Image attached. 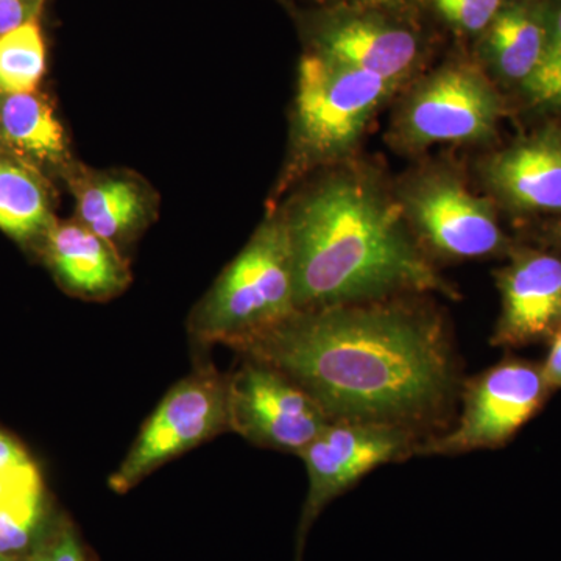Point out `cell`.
Listing matches in <instances>:
<instances>
[{
  "label": "cell",
  "instance_id": "16",
  "mask_svg": "<svg viewBox=\"0 0 561 561\" xmlns=\"http://www.w3.org/2000/svg\"><path fill=\"white\" fill-rule=\"evenodd\" d=\"M0 135L14 150L41 161L60 160L66 150L60 122L35 91L7 95L0 106Z\"/></svg>",
  "mask_w": 561,
  "mask_h": 561
},
{
  "label": "cell",
  "instance_id": "19",
  "mask_svg": "<svg viewBox=\"0 0 561 561\" xmlns=\"http://www.w3.org/2000/svg\"><path fill=\"white\" fill-rule=\"evenodd\" d=\"M46 72V44L38 22H25L0 35V91L33 92Z\"/></svg>",
  "mask_w": 561,
  "mask_h": 561
},
{
  "label": "cell",
  "instance_id": "1",
  "mask_svg": "<svg viewBox=\"0 0 561 561\" xmlns=\"http://www.w3.org/2000/svg\"><path fill=\"white\" fill-rule=\"evenodd\" d=\"M236 351L283 373L330 421L419 434L449 412L456 394L440 319L397 301L300 311Z\"/></svg>",
  "mask_w": 561,
  "mask_h": 561
},
{
  "label": "cell",
  "instance_id": "12",
  "mask_svg": "<svg viewBox=\"0 0 561 561\" xmlns=\"http://www.w3.org/2000/svg\"><path fill=\"white\" fill-rule=\"evenodd\" d=\"M491 190L523 210L561 213V138L541 133L494 154L486 164Z\"/></svg>",
  "mask_w": 561,
  "mask_h": 561
},
{
  "label": "cell",
  "instance_id": "15",
  "mask_svg": "<svg viewBox=\"0 0 561 561\" xmlns=\"http://www.w3.org/2000/svg\"><path fill=\"white\" fill-rule=\"evenodd\" d=\"M548 28L549 21L529 5L501 9L490 24L489 57L502 79L522 87L529 80L545 55Z\"/></svg>",
  "mask_w": 561,
  "mask_h": 561
},
{
  "label": "cell",
  "instance_id": "2",
  "mask_svg": "<svg viewBox=\"0 0 561 561\" xmlns=\"http://www.w3.org/2000/svg\"><path fill=\"white\" fill-rule=\"evenodd\" d=\"M286 224L298 312L398 294L454 295L413 245L400 213L362 176L324 181Z\"/></svg>",
  "mask_w": 561,
  "mask_h": 561
},
{
  "label": "cell",
  "instance_id": "5",
  "mask_svg": "<svg viewBox=\"0 0 561 561\" xmlns=\"http://www.w3.org/2000/svg\"><path fill=\"white\" fill-rule=\"evenodd\" d=\"M541 364L507 357L465 386L459 423L415 446L416 456H456L496 449L545 408L552 393Z\"/></svg>",
  "mask_w": 561,
  "mask_h": 561
},
{
  "label": "cell",
  "instance_id": "11",
  "mask_svg": "<svg viewBox=\"0 0 561 561\" xmlns=\"http://www.w3.org/2000/svg\"><path fill=\"white\" fill-rule=\"evenodd\" d=\"M501 316L491 343L522 348L549 342L561 328V257L518 251L496 275Z\"/></svg>",
  "mask_w": 561,
  "mask_h": 561
},
{
  "label": "cell",
  "instance_id": "28",
  "mask_svg": "<svg viewBox=\"0 0 561 561\" xmlns=\"http://www.w3.org/2000/svg\"><path fill=\"white\" fill-rule=\"evenodd\" d=\"M556 239H557V242L560 243L561 245V225L559 228H557V231H556Z\"/></svg>",
  "mask_w": 561,
  "mask_h": 561
},
{
  "label": "cell",
  "instance_id": "4",
  "mask_svg": "<svg viewBox=\"0 0 561 561\" xmlns=\"http://www.w3.org/2000/svg\"><path fill=\"white\" fill-rule=\"evenodd\" d=\"M227 431L228 376L213 365L201 367L162 398L121 467L111 474V490L127 493L162 465Z\"/></svg>",
  "mask_w": 561,
  "mask_h": 561
},
{
  "label": "cell",
  "instance_id": "23",
  "mask_svg": "<svg viewBox=\"0 0 561 561\" xmlns=\"http://www.w3.org/2000/svg\"><path fill=\"white\" fill-rule=\"evenodd\" d=\"M25 561H84V556L72 527L58 524L49 534L41 535Z\"/></svg>",
  "mask_w": 561,
  "mask_h": 561
},
{
  "label": "cell",
  "instance_id": "18",
  "mask_svg": "<svg viewBox=\"0 0 561 561\" xmlns=\"http://www.w3.org/2000/svg\"><path fill=\"white\" fill-rule=\"evenodd\" d=\"M79 214L84 228L105 241H117L142 219V197L127 181L110 180L81 194Z\"/></svg>",
  "mask_w": 561,
  "mask_h": 561
},
{
  "label": "cell",
  "instance_id": "20",
  "mask_svg": "<svg viewBox=\"0 0 561 561\" xmlns=\"http://www.w3.org/2000/svg\"><path fill=\"white\" fill-rule=\"evenodd\" d=\"M43 483L18 494L0 507V556L18 560L35 546L44 524Z\"/></svg>",
  "mask_w": 561,
  "mask_h": 561
},
{
  "label": "cell",
  "instance_id": "7",
  "mask_svg": "<svg viewBox=\"0 0 561 561\" xmlns=\"http://www.w3.org/2000/svg\"><path fill=\"white\" fill-rule=\"evenodd\" d=\"M397 84L323 54L302 58L297 116L306 146L323 157L348 151Z\"/></svg>",
  "mask_w": 561,
  "mask_h": 561
},
{
  "label": "cell",
  "instance_id": "22",
  "mask_svg": "<svg viewBox=\"0 0 561 561\" xmlns=\"http://www.w3.org/2000/svg\"><path fill=\"white\" fill-rule=\"evenodd\" d=\"M438 11L457 27L479 32L501 11L502 0H434Z\"/></svg>",
  "mask_w": 561,
  "mask_h": 561
},
{
  "label": "cell",
  "instance_id": "9",
  "mask_svg": "<svg viewBox=\"0 0 561 561\" xmlns=\"http://www.w3.org/2000/svg\"><path fill=\"white\" fill-rule=\"evenodd\" d=\"M500 114V98L485 77L467 66H454L413 92L401 130L413 146L476 142L491 138Z\"/></svg>",
  "mask_w": 561,
  "mask_h": 561
},
{
  "label": "cell",
  "instance_id": "6",
  "mask_svg": "<svg viewBox=\"0 0 561 561\" xmlns=\"http://www.w3.org/2000/svg\"><path fill=\"white\" fill-rule=\"evenodd\" d=\"M416 434L401 427L331 421L298 456L308 471L309 486L295 535V561H302L309 531L332 501L390 461L415 451Z\"/></svg>",
  "mask_w": 561,
  "mask_h": 561
},
{
  "label": "cell",
  "instance_id": "25",
  "mask_svg": "<svg viewBox=\"0 0 561 561\" xmlns=\"http://www.w3.org/2000/svg\"><path fill=\"white\" fill-rule=\"evenodd\" d=\"M33 7L27 0H0V35H5L32 20Z\"/></svg>",
  "mask_w": 561,
  "mask_h": 561
},
{
  "label": "cell",
  "instance_id": "29",
  "mask_svg": "<svg viewBox=\"0 0 561 561\" xmlns=\"http://www.w3.org/2000/svg\"><path fill=\"white\" fill-rule=\"evenodd\" d=\"M0 561H18V560L9 559V557L0 556Z\"/></svg>",
  "mask_w": 561,
  "mask_h": 561
},
{
  "label": "cell",
  "instance_id": "10",
  "mask_svg": "<svg viewBox=\"0 0 561 561\" xmlns=\"http://www.w3.org/2000/svg\"><path fill=\"white\" fill-rule=\"evenodd\" d=\"M405 205L424 241L443 256L478 260L501 253L507 245L490 203L446 173L416 181L405 195Z\"/></svg>",
  "mask_w": 561,
  "mask_h": 561
},
{
  "label": "cell",
  "instance_id": "24",
  "mask_svg": "<svg viewBox=\"0 0 561 561\" xmlns=\"http://www.w3.org/2000/svg\"><path fill=\"white\" fill-rule=\"evenodd\" d=\"M41 483L43 481H41L38 468L33 460L22 467L0 471V507L16 497L18 494L41 485Z\"/></svg>",
  "mask_w": 561,
  "mask_h": 561
},
{
  "label": "cell",
  "instance_id": "3",
  "mask_svg": "<svg viewBox=\"0 0 561 561\" xmlns=\"http://www.w3.org/2000/svg\"><path fill=\"white\" fill-rule=\"evenodd\" d=\"M297 312L289 230L286 219L273 217L221 273L195 312L192 334L239 350Z\"/></svg>",
  "mask_w": 561,
  "mask_h": 561
},
{
  "label": "cell",
  "instance_id": "8",
  "mask_svg": "<svg viewBox=\"0 0 561 561\" xmlns=\"http://www.w3.org/2000/svg\"><path fill=\"white\" fill-rule=\"evenodd\" d=\"M227 376L230 431L253 445L298 456L331 423L305 390L264 362L243 357Z\"/></svg>",
  "mask_w": 561,
  "mask_h": 561
},
{
  "label": "cell",
  "instance_id": "21",
  "mask_svg": "<svg viewBox=\"0 0 561 561\" xmlns=\"http://www.w3.org/2000/svg\"><path fill=\"white\" fill-rule=\"evenodd\" d=\"M523 88L535 105H561V5L549 20L548 44L540 65Z\"/></svg>",
  "mask_w": 561,
  "mask_h": 561
},
{
  "label": "cell",
  "instance_id": "14",
  "mask_svg": "<svg viewBox=\"0 0 561 561\" xmlns=\"http://www.w3.org/2000/svg\"><path fill=\"white\" fill-rule=\"evenodd\" d=\"M331 60L398 83L415 65L419 43L411 32L371 20L339 22L323 36Z\"/></svg>",
  "mask_w": 561,
  "mask_h": 561
},
{
  "label": "cell",
  "instance_id": "26",
  "mask_svg": "<svg viewBox=\"0 0 561 561\" xmlns=\"http://www.w3.org/2000/svg\"><path fill=\"white\" fill-rule=\"evenodd\" d=\"M541 368L549 387L552 390L561 389V328L549 341V351Z\"/></svg>",
  "mask_w": 561,
  "mask_h": 561
},
{
  "label": "cell",
  "instance_id": "27",
  "mask_svg": "<svg viewBox=\"0 0 561 561\" xmlns=\"http://www.w3.org/2000/svg\"><path fill=\"white\" fill-rule=\"evenodd\" d=\"M32 459L20 443L0 432V471L31 463Z\"/></svg>",
  "mask_w": 561,
  "mask_h": 561
},
{
  "label": "cell",
  "instance_id": "17",
  "mask_svg": "<svg viewBox=\"0 0 561 561\" xmlns=\"http://www.w3.org/2000/svg\"><path fill=\"white\" fill-rule=\"evenodd\" d=\"M47 224L49 205L38 180L21 165L0 161V230L24 241Z\"/></svg>",
  "mask_w": 561,
  "mask_h": 561
},
{
  "label": "cell",
  "instance_id": "13",
  "mask_svg": "<svg viewBox=\"0 0 561 561\" xmlns=\"http://www.w3.org/2000/svg\"><path fill=\"white\" fill-rule=\"evenodd\" d=\"M47 254L61 283L81 297H111L127 286L128 271L119 253L88 228L55 227L49 232Z\"/></svg>",
  "mask_w": 561,
  "mask_h": 561
}]
</instances>
